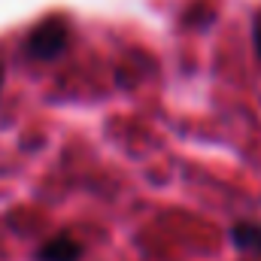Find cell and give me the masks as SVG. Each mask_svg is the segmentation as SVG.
Here are the masks:
<instances>
[{
    "mask_svg": "<svg viewBox=\"0 0 261 261\" xmlns=\"http://www.w3.org/2000/svg\"><path fill=\"white\" fill-rule=\"evenodd\" d=\"M64 46H67V28L61 21H46L31 34L28 55L40 58V61H52V58H58L64 52Z\"/></svg>",
    "mask_w": 261,
    "mask_h": 261,
    "instance_id": "obj_1",
    "label": "cell"
},
{
    "mask_svg": "<svg viewBox=\"0 0 261 261\" xmlns=\"http://www.w3.org/2000/svg\"><path fill=\"white\" fill-rule=\"evenodd\" d=\"M37 258L40 261H76L79 258V246H76L67 234H61V237L49 240V243L37 252Z\"/></svg>",
    "mask_w": 261,
    "mask_h": 261,
    "instance_id": "obj_2",
    "label": "cell"
},
{
    "mask_svg": "<svg viewBox=\"0 0 261 261\" xmlns=\"http://www.w3.org/2000/svg\"><path fill=\"white\" fill-rule=\"evenodd\" d=\"M231 243L243 252H261V225L243 222L231 228Z\"/></svg>",
    "mask_w": 261,
    "mask_h": 261,
    "instance_id": "obj_3",
    "label": "cell"
},
{
    "mask_svg": "<svg viewBox=\"0 0 261 261\" xmlns=\"http://www.w3.org/2000/svg\"><path fill=\"white\" fill-rule=\"evenodd\" d=\"M252 43H255V52H258V58H261V12H258V18H255V24H252Z\"/></svg>",
    "mask_w": 261,
    "mask_h": 261,
    "instance_id": "obj_4",
    "label": "cell"
}]
</instances>
